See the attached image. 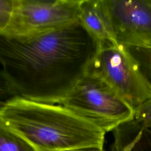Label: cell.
<instances>
[{
	"label": "cell",
	"instance_id": "30bf717a",
	"mask_svg": "<svg viewBox=\"0 0 151 151\" xmlns=\"http://www.w3.org/2000/svg\"><path fill=\"white\" fill-rule=\"evenodd\" d=\"M126 48L136 61L143 77L151 87V47L129 46Z\"/></svg>",
	"mask_w": 151,
	"mask_h": 151
},
{
	"label": "cell",
	"instance_id": "277c9868",
	"mask_svg": "<svg viewBox=\"0 0 151 151\" xmlns=\"http://www.w3.org/2000/svg\"><path fill=\"white\" fill-rule=\"evenodd\" d=\"M84 72L103 79L134 112L151 99V87L135 59L122 44L96 47Z\"/></svg>",
	"mask_w": 151,
	"mask_h": 151
},
{
	"label": "cell",
	"instance_id": "9c48e42d",
	"mask_svg": "<svg viewBox=\"0 0 151 151\" xmlns=\"http://www.w3.org/2000/svg\"><path fill=\"white\" fill-rule=\"evenodd\" d=\"M119 151H151V130L142 126L127 138Z\"/></svg>",
	"mask_w": 151,
	"mask_h": 151
},
{
	"label": "cell",
	"instance_id": "5b68a950",
	"mask_svg": "<svg viewBox=\"0 0 151 151\" xmlns=\"http://www.w3.org/2000/svg\"><path fill=\"white\" fill-rule=\"evenodd\" d=\"M83 0H17L3 34L27 37L57 29L79 21Z\"/></svg>",
	"mask_w": 151,
	"mask_h": 151
},
{
	"label": "cell",
	"instance_id": "52a82bcc",
	"mask_svg": "<svg viewBox=\"0 0 151 151\" xmlns=\"http://www.w3.org/2000/svg\"><path fill=\"white\" fill-rule=\"evenodd\" d=\"M79 21L93 40L96 48L108 44H118L104 0H83Z\"/></svg>",
	"mask_w": 151,
	"mask_h": 151
},
{
	"label": "cell",
	"instance_id": "8fae6325",
	"mask_svg": "<svg viewBox=\"0 0 151 151\" xmlns=\"http://www.w3.org/2000/svg\"><path fill=\"white\" fill-rule=\"evenodd\" d=\"M17 0H0V34H3L12 18Z\"/></svg>",
	"mask_w": 151,
	"mask_h": 151
},
{
	"label": "cell",
	"instance_id": "6da1fadb",
	"mask_svg": "<svg viewBox=\"0 0 151 151\" xmlns=\"http://www.w3.org/2000/svg\"><path fill=\"white\" fill-rule=\"evenodd\" d=\"M96 45L80 21L27 37L0 34V65L17 96L60 104L84 73Z\"/></svg>",
	"mask_w": 151,
	"mask_h": 151
},
{
	"label": "cell",
	"instance_id": "4fadbf2b",
	"mask_svg": "<svg viewBox=\"0 0 151 151\" xmlns=\"http://www.w3.org/2000/svg\"><path fill=\"white\" fill-rule=\"evenodd\" d=\"M17 96L13 88L5 77L2 71L0 69V99H5Z\"/></svg>",
	"mask_w": 151,
	"mask_h": 151
},
{
	"label": "cell",
	"instance_id": "7a4b0ae2",
	"mask_svg": "<svg viewBox=\"0 0 151 151\" xmlns=\"http://www.w3.org/2000/svg\"><path fill=\"white\" fill-rule=\"evenodd\" d=\"M0 121L37 151L103 148L106 133L61 104L15 96L0 108Z\"/></svg>",
	"mask_w": 151,
	"mask_h": 151
},
{
	"label": "cell",
	"instance_id": "7c38bea8",
	"mask_svg": "<svg viewBox=\"0 0 151 151\" xmlns=\"http://www.w3.org/2000/svg\"><path fill=\"white\" fill-rule=\"evenodd\" d=\"M134 117L151 130V99L145 101L135 111Z\"/></svg>",
	"mask_w": 151,
	"mask_h": 151
},
{
	"label": "cell",
	"instance_id": "3957f363",
	"mask_svg": "<svg viewBox=\"0 0 151 151\" xmlns=\"http://www.w3.org/2000/svg\"><path fill=\"white\" fill-rule=\"evenodd\" d=\"M59 104L105 133L132 119L135 112L101 78L86 73Z\"/></svg>",
	"mask_w": 151,
	"mask_h": 151
},
{
	"label": "cell",
	"instance_id": "5bb4252c",
	"mask_svg": "<svg viewBox=\"0 0 151 151\" xmlns=\"http://www.w3.org/2000/svg\"><path fill=\"white\" fill-rule=\"evenodd\" d=\"M103 150H100L96 148H81V149H70L63 151H103Z\"/></svg>",
	"mask_w": 151,
	"mask_h": 151
},
{
	"label": "cell",
	"instance_id": "e0dca14e",
	"mask_svg": "<svg viewBox=\"0 0 151 151\" xmlns=\"http://www.w3.org/2000/svg\"><path fill=\"white\" fill-rule=\"evenodd\" d=\"M103 151H104V150H103Z\"/></svg>",
	"mask_w": 151,
	"mask_h": 151
},
{
	"label": "cell",
	"instance_id": "9a60e30c",
	"mask_svg": "<svg viewBox=\"0 0 151 151\" xmlns=\"http://www.w3.org/2000/svg\"><path fill=\"white\" fill-rule=\"evenodd\" d=\"M4 101H3V100H2L0 99V108L3 106V104H4Z\"/></svg>",
	"mask_w": 151,
	"mask_h": 151
},
{
	"label": "cell",
	"instance_id": "8992f818",
	"mask_svg": "<svg viewBox=\"0 0 151 151\" xmlns=\"http://www.w3.org/2000/svg\"><path fill=\"white\" fill-rule=\"evenodd\" d=\"M118 44L149 45L151 42V0H104Z\"/></svg>",
	"mask_w": 151,
	"mask_h": 151
},
{
	"label": "cell",
	"instance_id": "2e32d148",
	"mask_svg": "<svg viewBox=\"0 0 151 151\" xmlns=\"http://www.w3.org/2000/svg\"><path fill=\"white\" fill-rule=\"evenodd\" d=\"M149 46H150V47H151V42H150V44H149Z\"/></svg>",
	"mask_w": 151,
	"mask_h": 151
},
{
	"label": "cell",
	"instance_id": "ba28073f",
	"mask_svg": "<svg viewBox=\"0 0 151 151\" xmlns=\"http://www.w3.org/2000/svg\"><path fill=\"white\" fill-rule=\"evenodd\" d=\"M0 151H37L28 142L0 121Z\"/></svg>",
	"mask_w": 151,
	"mask_h": 151
}]
</instances>
